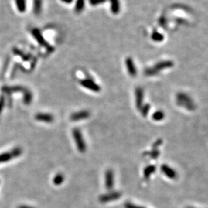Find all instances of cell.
<instances>
[{"instance_id":"obj_17","label":"cell","mask_w":208,"mask_h":208,"mask_svg":"<svg viewBox=\"0 0 208 208\" xmlns=\"http://www.w3.org/2000/svg\"><path fill=\"white\" fill-rule=\"evenodd\" d=\"M64 177L63 176L62 174H58L54 176L53 179V182L55 185L58 186L62 184V182H64Z\"/></svg>"},{"instance_id":"obj_16","label":"cell","mask_w":208,"mask_h":208,"mask_svg":"<svg viewBox=\"0 0 208 208\" xmlns=\"http://www.w3.org/2000/svg\"><path fill=\"white\" fill-rule=\"evenodd\" d=\"M155 171V167L154 165H149V166L146 167L145 168L144 170V176L145 179H148V178L151 176V174H152Z\"/></svg>"},{"instance_id":"obj_14","label":"cell","mask_w":208,"mask_h":208,"mask_svg":"<svg viewBox=\"0 0 208 208\" xmlns=\"http://www.w3.org/2000/svg\"><path fill=\"white\" fill-rule=\"evenodd\" d=\"M17 10L21 13H24L26 10V0H15Z\"/></svg>"},{"instance_id":"obj_2","label":"cell","mask_w":208,"mask_h":208,"mask_svg":"<svg viewBox=\"0 0 208 208\" xmlns=\"http://www.w3.org/2000/svg\"><path fill=\"white\" fill-rule=\"evenodd\" d=\"M22 153V149L19 147L18 148H15L12 151H11L10 152L4 153L3 154L0 155V162H5L10 161V159H13L14 158H17L21 155Z\"/></svg>"},{"instance_id":"obj_10","label":"cell","mask_w":208,"mask_h":208,"mask_svg":"<svg viewBox=\"0 0 208 208\" xmlns=\"http://www.w3.org/2000/svg\"><path fill=\"white\" fill-rule=\"evenodd\" d=\"M126 65L127 68L128 74L132 77H135L137 75V68L134 64L133 60L131 58H128L126 60Z\"/></svg>"},{"instance_id":"obj_26","label":"cell","mask_w":208,"mask_h":208,"mask_svg":"<svg viewBox=\"0 0 208 208\" xmlns=\"http://www.w3.org/2000/svg\"><path fill=\"white\" fill-rule=\"evenodd\" d=\"M186 208H195V207H186Z\"/></svg>"},{"instance_id":"obj_24","label":"cell","mask_w":208,"mask_h":208,"mask_svg":"<svg viewBox=\"0 0 208 208\" xmlns=\"http://www.w3.org/2000/svg\"><path fill=\"white\" fill-rule=\"evenodd\" d=\"M62 2H63L64 3H65V4H71V3H72V2L74 1V0H61Z\"/></svg>"},{"instance_id":"obj_21","label":"cell","mask_w":208,"mask_h":208,"mask_svg":"<svg viewBox=\"0 0 208 208\" xmlns=\"http://www.w3.org/2000/svg\"><path fill=\"white\" fill-rule=\"evenodd\" d=\"M107 2V0H89V3L91 5H97L102 4H104Z\"/></svg>"},{"instance_id":"obj_15","label":"cell","mask_w":208,"mask_h":208,"mask_svg":"<svg viewBox=\"0 0 208 208\" xmlns=\"http://www.w3.org/2000/svg\"><path fill=\"white\" fill-rule=\"evenodd\" d=\"M85 8V0H77L75 4V12L77 13H80Z\"/></svg>"},{"instance_id":"obj_7","label":"cell","mask_w":208,"mask_h":208,"mask_svg":"<svg viewBox=\"0 0 208 208\" xmlns=\"http://www.w3.org/2000/svg\"><path fill=\"white\" fill-rule=\"evenodd\" d=\"M105 185L106 189L108 190L112 189L114 186V172L112 170H107L106 172H105Z\"/></svg>"},{"instance_id":"obj_12","label":"cell","mask_w":208,"mask_h":208,"mask_svg":"<svg viewBox=\"0 0 208 208\" xmlns=\"http://www.w3.org/2000/svg\"><path fill=\"white\" fill-rule=\"evenodd\" d=\"M110 9L113 14H118L120 11V4L119 0H110Z\"/></svg>"},{"instance_id":"obj_13","label":"cell","mask_w":208,"mask_h":208,"mask_svg":"<svg viewBox=\"0 0 208 208\" xmlns=\"http://www.w3.org/2000/svg\"><path fill=\"white\" fill-rule=\"evenodd\" d=\"M33 12L39 16L42 10V0H33Z\"/></svg>"},{"instance_id":"obj_20","label":"cell","mask_w":208,"mask_h":208,"mask_svg":"<svg viewBox=\"0 0 208 208\" xmlns=\"http://www.w3.org/2000/svg\"><path fill=\"white\" fill-rule=\"evenodd\" d=\"M150 109V106L149 104L145 105L144 106L141 107V114L143 116H146L147 115V114L149 113Z\"/></svg>"},{"instance_id":"obj_22","label":"cell","mask_w":208,"mask_h":208,"mask_svg":"<svg viewBox=\"0 0 208 208\" xmlns=\"http://www.w3.org/2000/svg\"><path fill=\"white\" fill-rule=\"evenodd\" d=\"M124 208H145V207L138 206H137V205L132 204L131 203H126L124 205Z\"/></svg>"},{"instance_id":"obj_19","label":"cell","mask_w":208,"mask_h":208,"mask_svg":"<svg viewBox=\"0 0 208 208\" xmlns=\"http://www.w3.org/2000/svg\"><path fill=\"white\" fill-rule=\"evenodd\" d=\"M164 114L161 111H158L153 114V119L156 121H159L162 119H164Z\"/></svg>"},{"instance_id":"obj_25","label":"cell","mask_w":208,"mask_h":208,"mask_svg":"<svg viewBox=\"0 0 208 208\" xmlns=\"http://www.w3.org/2000/svg\"><path fill=\"white\" fill-rule=\"evenodd\" d=\"M19 208H34V207H32L31 206H20L19 207Z\"/></svg>"},{"instance_id":"obj_6","label":"cell","mask_w":208,"mask_h":208,"mask_svg":"<svg viewBox=\"0 0 208 208\" xmlns=\"http://www.w3.org/2000/svg\"><path fill=\"white\" fill-rule=\"evenodd\" d=\"M32 35L34 38L36 39L38 43L42 46H47V43L46 41V39L43 37V35H42L40 30L35 28L32 30Z\"/></svg>"},{"instance_id":"obj_9","label":"cell","mask_w":208,"mask_h":208,"mask_svg":"<svg viewBox=\"0 0 208 208\" xmlns=\"http://www.w3.org/2000/svg\"><path fill=\"white\" fill-rule=\"evenodd\" d=\"M143 90L141 87H137L135 89V97H136V105L140 109L143 106Z\"/></svg>"},{"instance_id":"obj_18","label":"cell","mask_w":208,"mask_h":208,"mask_svg":"<svg viewBox=\"0 0 208 208\" xmlns=\"http://www.w3.org/2000/svg\"><path fill=\"white\" fill-rule=\"evenodd\" d=\"M24 93H25V95H24V102L26 104H29L31 102L32 99V93L29 90H25Z\"/></svg>"},{"instance_id":"obj_23","label":"cell","mask_w":208,"mask_h":208,"mask_svg":"<svg viewBox=\"0 0 208 208\" xmlns=\"http://www.w3.org/2000/svg\"><path fill=\"white\" fill-rule=\"evenodd\" d=\"M152 38L155 41H160L162 39V36L160 34H159V33H153V35H152Z\"/></svg>"},{"instance_id":"obj_5","label":"cell","mask_w":208,"mask_h":208,"mask_svg":"<svg viewBox=\"0 0 208 208\" xmlns=\"http://www.w3.org/2000/svg\"><path fill=\"white\" fill-rule=\"evenodd\" d=\"M89 116H90V112L89 111L83 110V111H77V112L72 114L70 116V120H72V121L77 122V121H78V120L88 118Z\"/></svg>"},{"instance_id":"obj_8","label":"cell","mask_w":208,"mask_h":208,"mask_svg":"<svg viewBox=\"0 0 208 208\" xmlns=\"http://www.w3.org/2000/svg\"><path fill=\"white\" fill-rule=\"evenodd\" d=\"M35 119L38 120V121L46 122V123H52L53 122L54 118L49 114L46 113H39L35 115Z\"/></svg>"},{"instance_id":"obj_1","label":"cell","mask_w":208,"mask_h":208,"mask_svg":"<svg viewBox=\"0 0 208 208\" xmlns=\"http://www.w3.org/2000/svg\"><path fill=\"white\" fill-rule=\"evenodd\" d=\"M72 135H73L74 139L78 150L80 152H85L86 150V144L80 131L78 128H74L72 131Z\"/></svg>"},{"instance_id":"obj_3","label":"cell","mask_w":208,"mask_h":208,"mask_svg":"<svg viewBox=\"0 0 208 208\" xmlns=\"http://www.w3.org/2000/svg\"><path fill=\"white\" fill-rule=\"evenodd\" d=\"M80 84L85 88L91 90L92 91L99 92L101 91V87L91 79H84L80 80Z\"/></svg>"},{"instance_id":"obj_11","label":"cell","mask_w":208,"mask_h":208,"mask_svg":"<svg viewBox=\"0 0 208 208\" xmlns=\"http://www.w3.org/2000/svg\"><path fill=\"white\" fill-rule=\"evenodd\" d=\"M161 170L162 171V172L164 173L165 176L170 178V179H174L177 176L176 172L166 165H163L161 167Z\"/></svg>"},{"instance_id":"obj_4","label":"cell","mask_w":208,"mask_h":208,"mask_svg":"<svg viewBox=\"0 0 208 208\" xmlns=\"http://www.w3.org/2000/svg\"><path fill=\"white\" fill-rule=\"evenodd\" d=\"M121 193L118 191L111 192L109 193L101 195L100 197H99V201L101 203H107L109 201L118 199H119L121 197Z\"/></svg>"}]
</instances>
